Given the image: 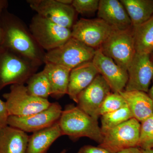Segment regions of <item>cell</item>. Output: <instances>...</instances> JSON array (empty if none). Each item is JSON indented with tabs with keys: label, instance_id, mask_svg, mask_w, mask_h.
Here are the masks:
<instances>
[{
	"label": "cell",
	"instance_id": "cell-1",
	"mask_svg": "<svg viewBox=\"0 0 153 153\" xmlns=\"http://www.w3.org/2000/svg\"><path fill=\"white\" fill-rule=\"evenodd\" d=\"M0 47L21 55L38 67L44 63V50L22 20L7 8L0 16Z\"/></svg>",
	"mask_w": 153,
	"mask_h": 153
},
{
	"label": "cell",
	"instance_id": "cell-2",
	"mask_svg": "<svg viewBox=\"0 0 153 153\" xmlns=\"http://www.w3.org/2000/svg\"><path fill=\"white\" fill-rule=\"evenodd\" d=\"M63 135L72 140L87 137L100 144L103 134L98 124V120L92 117L74 105H66L59 121Z\"/></svg>",
	"mask_w": 153,
	"mask_h": 153
},
{
	"label": "cell",
	"instance_id": "cell-3",
	"mask_svg": "<svg viewBox=\"0 0 153 153\" xmlns=\"http://www.w3.org/2000/svg\"><path fill=\"white\" fill-rule=\"evenodd\" d=\"M38 67L21 55L0 47V91L8 85L25 84Z\"/></svg>",
	"mask_w": 153,
	"mask_h": 153
},
{
	"label": "cell",
	"instance_id": "cell-4",
	"mask_svg": "<svg viewBox=\"0 0 153 153\" xmlns=\"http://www.w3.org/2000/svg\"><path fill=\"white\" fill-rule=\"evenodd\" d=\"M96 50L71 37L60 47L46 52L44 63H54L72 70L82 63L92 61Z\"/></svg>",
	"mask_w": 153,
	"mask_h": 153
},
{
	"label": "cell",
	"instance_id": "cell-5",
	"mask_svg": "<svg viewBox=\"0 0 153 153\" xmlns=\"http://www.w3.org/2000/svg\"><path fill=\"white\" fill-rule=\"evenodd\" d=\"M30 30L39 46L47 52L60 47L72 37L71 29L36 15L31 20Z\"/></svg>",
	"mask_w": 153,
	"mask_h": 153
},
{
	"label": "cell",
	"instance_id": "cell-6",
	"mask_svg": "<svg viewBox=\"0 0 153 153\" xmlns=\"http://www.w3.org/2000/svg\"><path fill=\"white\" fill-rule=\"evenodd\" d=\"M3 97L10 116L29 115L47 109L52 103L48 99L30 95L25 84L11 85L10 92L4 94Z\"/></svg>",
	"mask_w": 153,
	"mask_h": 153
},
{
	"label": "cell",
	"instance_id": "cell-7",
	"mask_svg": "<svg viewBox=\"0 0 153 153\" xmlns=\"http://www.w3.org/2000/svg\"><path fill=\"white\" fill-rule=\"evenodd\" d=\"M99 49L105 55L127 71L136 53L132 29L115 30Z\"/></svg>",
	"mask_w": 153,
	"mask_h": 153
},
{
	"label": "cell",
	"instance_id": "cell-8",
	"mask_svg": "<svg viewBox=\"0 0 153 153\" xmlns=\"http://www.w3.org/2000/svg\"><path fill=\"white\" fill-rule=\"evenodd\" d=\"M140 123L130 119L103 134V139L99 146L111 153H117L132 147H138Z\"/></svg>",
	"mask_w": 153,
	"mask_h": 153
},
{
	"label": "cell",
	"instance_id": "cell-9",
	"mask_svg": "<svg viewBox=\"0 0 153 153\" xmlns=\"http://www.w3.org/2000/svg\"><path fill=\"white\" fill-rule=\"evenodd\" d=\"M115 29L101 19H80L71 28V36L88 47L99 49Z\"/></svg>",
	"mask_w": 153,
	"mask_h": 153
},
{
	"label": "cell",
	"instance_id": "cell-10",
	"mask_svg": "<svg viewBox=\"0 0 153 153\" xmlns=\"http://www.w3.org/2000/svg\"><path fill=\"white\" fill-rule=\"evenodd\" d=\"M63 110L58 102L52 103L47 109L26 116H10L8 125L25 132L34 133L51 126L60 119Z\"/></svg>",
	"mask_w": 153,
	"mask_h": 153
},
{
	"label": "cell",
	"instance_id": "cell-11",
	"mask_svg": "<svg viewBox=\"0 0 153 153\" xmlns=\"http://www.w3.org/2000/svg\"><path fill=\"white\" fill-rule=\"evenodd\" d=\"M31 9L37 14L57 25L71 29L74 25L75 11L71 5L58 0H28Z\"/></svg>",
	"mask_w": 153,
	"mask_h": 153
},
{
	"label": "cell",
	"instance_id": "cell-12",
	"mask_svg": "<svg viewBox=\"0 0 153 153\" xmlns=\"http://www.w3.org/2000/svg\"><path fill=\"white\" fill-rule=\"evenodd\" d=\"M111 91L104 78L98 74L90 85L79 94L77 106L88 114L98 120L102 105Z\"/></svg>",
	"mask_w": 153,
	"mask_h": 153
},
{
	"label": "cell",
	"instance_id": "cell-13",
	"mask_svg": "<svg viewBox=\"0 0 153 153\" xmlns=\"http://www.w3.org/2000/svg\"><path fill=\"white\" fill-rule=\"evenodd\" d=\"M127 72L128 80L124 91L148 92L153 79V61L150 55L136 53Z\"/></svg>",
	"mask_w": 153,
	"mask_h": 153
},
{
	"label": "cell",
	"instance_id": "cell-14",
	"mask_svg": "<svg viewBox=\"0 0 153 153\" xmlns=\"http://www.w3.org/2000/svg\"><path fill=\"white\" fill-rule=\"evenodd\" d=\"M92 62L100 74L108 83L113 92L124 90L128 80L127 71L118 65L100 49H96Z\"/></svg>",
	"mask_w": 153,
	"mask_h": 153
},
{
	"label": "cell",
	"instance_id": "cell-15",
	"mask_svg": "<svg viewBox=\"0 0 153 153\" xmlns=\"http://www.w3.org/2000/svg\"><path fill=\"white\" fill-rule=\"evenodd\" d=\"M97 16L115 30L132 29L130 18L120 1L100 0Z\"/></svg>",
	"mask_w": 153,
	"mask_h": 153
},
{
	"label": "cell",
	"instance_id": "cell-16",
	"mask_svg": "<svg viewBox=\"0 0 153 153\" xmlns=\"http://www.w3.org/2000/svg\"><path fill=\"white\" fill-rule=\"evenodd\" d=\"M99 74L92 61L86 62L71 70L67 94L77 103L79 94L87 87Z\"/></svg>",
	"mask_w": 153,
	"mask_h": 153
},
{
	"label": "cell",
	"instance_id": "cell-17",
	"mask_svg": "<svg viewBox=\"0 0 153 153\" xmlns=\"http://www.w3.org/2000/svg\"><path fill=\"white\" fill-rule=\"evenodd\" d=\"M132 116L140 123L153 114V102L146 92L139 91H120Z\"/></svg>",
	"mask_w": 153,
	"mask_h": 153
},
{
	"label": "cell",
	"instance_id": "cell-18",
	"mask_svg": "<svg viewBox=\"0 0 153 153\" xmlns=\"http://www.w3.org/2000/svg\"><path fill=\"white\" fill-rule=\"evenodd\" d=\"M29 137L10 126L0 129V153H27Z\"/></svg>",
	"mask_w": 153,
	"mask_h": 153
},
{
	"label": "cell",
	"instance_id": "cell-19",
	"mask_svg": "<svg viewBox=\"0 0 153 153\" xmlns=\"http://www.w3.org/2000/svg\"><path fill=\"white\" fill-rule=\"evenodd\" d=\"M43 70L49 79L52 97L58 99L67 94L71 70L60 65L46 63Z\"/></svg>",
	"mask_w": 153,
	"mask_h": 153
},
{
	"label": "cell",
	"instance_id": "cell-20",
	"mask_svg": "<svg viewBox=\"0 0 153 153\" xmlns=\"http://www.w3.org/2000/svg\"><path fill=\"white\" fill-rule=\"evenodd\" d=\"M58 121L29 137L27 153H47L52 144L63 135Z\"/></svg>",
	"mask_w": 153,
	"mask_h": 153
},
{
	"label": "cell",
	"instance_id": "cell-21",
	"mask_svg": "<svg viewBox=\"0 0 153 153\" xmlns=\"http://www.w3.org/2000/svg\"><path fill=\"white\" fill-rule=\"evenodd\" d=\"M131 20L132 28L146 22L153 16V0H120Z\"/></svg>",
	"mask_w": 153,
	"mask_h": 153
},
{
	"label": "cell",
	"instance_id": "cell-22",
	"mask_svg": "<svg viewBox=\"0 0 153 153\" xmlns=\"http://www.w3.org/2000/svg\"><path fill=\"white\" fill-rule=\"evenodd\" d=\"M132 30L136 53L151 55L153 52V16Z\"/></svg>",
	"mask_w": 153,
	"mask_h": 153
},
{
	"label": "cell",
	"instance_id": "cell-23",
	"mask_svg": "<svg viewBox=\"0 0 153 153\" xmlns=\"http://www.w3.org/2000/svg\"><path fill=\"white\" fill-rule=\"evenodd\" d=\"M26 86L28 93L39 98L48 99L51 89L48 77L43 70L30 76Z\"/></svg>",
	"mask_w": 153,
	"mask_h": 153
},
{
	"label": "cell",
	"instance_id": "cell-24",
	"mask_svg": "<svg viewBox=\"0 0 153 153\" xmlns=\"http://www.w3.org/2000/svg\"><path fill=\"white\" fill-rule=\"evenodd\" d=\"M127 105L113 112L101 116V129L102 134L132 118Z\"/></svg>",
	"mask_w": 153,
	"mask_h": 153
},
{
	"label": "cell",
	"instance_id": "cell-25",
	"mask_svg": "<svg viewBox=\"0 0 153 153\" xmlns=\"http://www.w3.org/2000/svg\"><path fill=\"white\" fill-rule=\"evenodd\" d=\"M138 147L143 150L153 149V114L140 123Z\"/></svg>",
	"mask_w": 153,
	"mask_h": 153
},
{
	"label": "cell",
	"instance_id": "cell-26",
	"mask_svg": "<svg viewBox=\"0 0 153 153\" xmlns=\"http://www.w3.org/2000/svg\"><path fill=\"white\" fill-rule=\"evenodd\" d=\"M127 105L123 97L119 93H111L105 100L101 108L100 116L113 112L126 106Z\"/></svg>",
	"mask_w": 153,
	"mask_h": 153
},
{
	"label": "cell",
	"instance_id": "cell-27",
	"mask_svg": "<svg viewBox=\"0 0 153 153\" xmlns=\"http://www.w3.org/2000/svg\"><path fill=\"white\" fill-rule=\"evenodd\" d=\"M98 0H73L72 5L76 13L81 15H90L98 10Z\"/></svg>",
	"mask_w": 153,
	"mask_h": 153
},
{
	"label": "cell",
	"instance_id": "cell-28",
	"mask_svg": "<svg viewBox=\"0 0 153 153\" xmlns=\"http://www.w3.org/2000/svg\"><path fill=\"white\" fill-rule=\"evenodd\" d=\"M10 115L7 108L5 102L0 99V129L7 126Z\"/></svg>",
	"mask_w": 153,
	"mask_h": 153
},
{
	"label": "cell",
	"instance_id": "cell-29",
	"mask_svg": "<svg viewBox=\"0 0 153 153\" xmlns=\"http://www.w3.org/2000/svg\"><path fill=\"white\" fill-rule=\"evenodd\" d=\"M77 153H111L100 147L85 145L82 147Z\"/></svg>",
	"mask_w": 153,
	"mask_h": 153
},
{
	"label": "cell",
	"instance_id": "cell-30",
	"mask_svg": "<svg viewBox=\"0 0 153 153\" xmlns=\"http://www.w3.org/2000/svg\"><path fill=\"white\" fill-rule=\"evenodd\" d=\"M117 153H143L142 150L138 147L128 148Z\"/></svg>",
	"mask_w": 153,
	"mask_h": 153
},
{
	"label": "cell",
	"instance_id": "cell-31",
	"mask_svg": "<svg viewBox=\"0 0 153 153\" xmlns=\"http://www.w3.org/2000/svg\"><path fill=\"white\" fill-rule=\"evenodd\" d=\"M8 1L6 0H0V16L4 9L7 7ZM0 42H1V32H0Z\"/></svg>",
	"mask_w": 153,
	"mask_h": 153
},
{
	"label": "cell",
	"instance_id": "cell-32",
	"mask_svg": "<svg viewBox=\"0 0 153 153\" xmlns=\"http://www.w3.org/2000/svg\"><path fill=\"white\" fill-rule=\"evenodd\" d=\"M60 3L67 5H71L72 0H58Z\"/></svg>",
	"mask_w": 153,
	"mask_h": 153
},
{
	"label": "cell",
	"instance_id": "cell-33",
	"mask_svg": "<svg viewBox=\"0 0 153 153\" xmlns=\"http://www.w3.org/2000/svg\"><path fill=\"white\" fill-rule=\"evenodd\" d=\"M148 95L150 97L151 99L152 100L153 102V85H152V87L150 89H149V91H148Z\"/></svg>",
	"mask_w": 153,
	"mask_h": 153
},
{
	"label": "cell",
	"instance_id": "cell-34",
	"mask_svg": "<svg viewBox=\"0 0 153 153\" xmlns=\"http://www.w3.org/2000/svg\"><path fill=\"white\" fill-rule=\"evenodd\" d=\"M142 150L143 153H153V149L147 150Z\"/></svg>",
	"mask_w": 153,
	"mask_h": 153
},
{
	"label": "cell",
	"instance_id": "cell-35",
	"mask_svg": "<svg viewBox=\"0 0 153 153\" xmlns=\"http://www.w3.org/2000/svg\"><path fill=\"white\" fill-rule=\"evenodd\" d=\"M150 56L151 60H152V61H153V52H152V54H151V55H150Z\"/></svg>",
	"mask_w": 153,
	"mask_h": 153
},
{
	"label": "cell",
	"instance_id": "cell-36",
	"mask_svg": "<svg viewBox=\"0 0 153 153\" xmlns=\"http://www.w3.org/2000/svg\"><path fill=\"white\" fill-rule=\"evenodd\" d=\"M66 150L64 149L63 151H61L60 153H66Z\"/></svg>",
	"mask_w": 153,
	"mask_h": 153
}]
</instances>
